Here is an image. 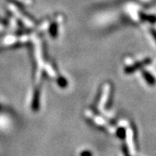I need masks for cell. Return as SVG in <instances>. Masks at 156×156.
<instances>
[{
  "mask_svg": "<svg viewBox=\"0 0 156 156\" xmlns=\"http://www.w3.org/2000/svg\"><path fill=\"white\" fill-rule=\"evenodd\" d=\"M117 135L121 138V139H124L125 135H126V132L124 128H119L117 131Z\"/></svg>",
  "mask_w": 156,
  "mask_h": 156,
  "instance_id": "6da1fadb",
  "label": "cell"
},
{
  "mask_svg": "<svg viewBox=\"0 0 156 156\" xmlns=\"http://www.w3.org/2000/svg\"><path fill=\"white\" fill-rule=\"evenodd\" d=\"M144 75H145V78L147 80V82H148L150 84H154V80L153 79V77L151 76L150 75H148V74H147V73H144Z\"/></svg>",
  "mask_w": 156,
  "mask_h": 156,
  "instance_id": "7a4b0ae2",
  "label": "cell"
},
{
  "mask_svg": "<svg viewBox=\"0 0 156 156\" xmlns=\"http://www.w3.org/2000/svg\"><path fill=\"white\" fill-rule=\"evenodd\" d=\"M81 156H92V154L90 151H83L81 153Z\"/></svg>",
  "mask_w": 156,
  "mask_h": 156,
  "instance_id": "3957f363",
  "label": "cell"
},
{
  "mask_svg": "<svg viewBox=\"0 0 156 156\" xmlns=\"http://www.w3.org/2000/svg\"><path fill=\"white\" fill-rule=\"evenodd\" d=\"M151 32H152V33H153V36H154V38L156 39V32H155V31H154V30H151Z\"/></svg>",
  "mask_w": 156,
  "mask_h": 156,
  "instance_id": "277c9868",
  "label": "cell"
}]
</instances>
